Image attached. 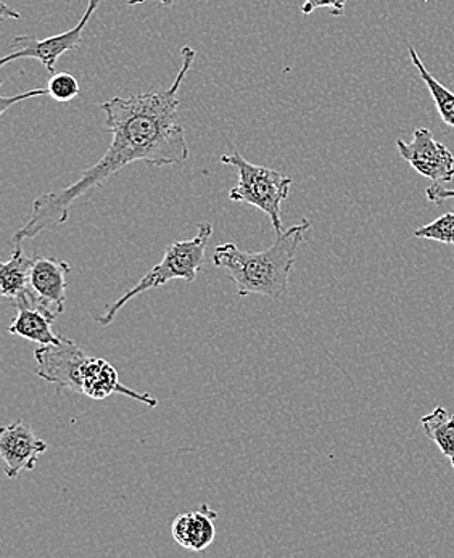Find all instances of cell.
Here are the masks:
<instances>
[{
  "mask_svg": "<svg viewBox=\"0 0 454 558\" xmlns=\"http://www.w3.org/2000/svg\"><path fill=\"white\" fill-rule=\"evenodd\" d=\"M192 47H182V63L171 86L157 93L132 94L105 101L107 132L111 134L108 150L96 165L81 172L73 184L34 199L32 216L13 235V243L36 239L40 233L65 225L70 208L84 195L113 178L132 163L171 166L191 157L184 126L179 118V89L195 62Z\"/></svg>",
  "mask_w": 454,
  "mask_h": 558,
  "instance_id": "6da1fadb",
  "label": "cell"
},
{
  "mask_svg": "<svg viewBox=\"0 0 454 558\" xmlns=\"http://www.w3.org/2000/svg\"><path fill=\"white\" fill-rule=\"evenodd\" d=\"M310 229L311 222L303 219L300 225L277 235L271 248L259 253L243 252L236 243H225L216 246L213 264L226 270L236 286L237 295L283 300L289 292L290 274L298 248Z\"/></svg>",
  "mask_w": 454,
  "mask_h": 558,
  "instance_id": "7a4b0ae2",
  "label": "cell"
},
{
  "mask_svg": "<svg viewBox=\"0 0 454 558\" xmlns=\"http://www.w3.org/2000/svg\"><path fill=\"white\" fill-rule=\"evenodd\" d=\"M213 235V226L210 222H200L199 230L194 239L179 240L166 246L165 256L157 266L152 267L132 289L128 290L123 296L118 298L115 303L108 304L101 314L96 317V323L100 327H108L118 313L134 300L135 296L148 292V290L160 289L172 280H184V282H194L205 263L206 245Z\"/></svg>",
  "mask_w": 454,
  "mask_h": 558,
  "instance_id": "3957f363",
  "label": "cell"
},
{
  "mask_svg": "<svg viewBox=\"0 0 454 558\" xmlns=\"http://www.w3.org/2000/svg\"><path fill=\"white\" fill-rule=\"evenodd\" d=\"M223 165L232 166L239 172V181L230 189V202L255 206L270 218L276 235L284 232L283 203L289 197L292 179L283 172L250 163L239 151L223 155Z\"/></svg>",
  "mask_w": 454,
  "mask_h": 558,
  "instance_id": "277c9868",
  "label": "cell"
},
{
  "mask_svg": "<svg viewBox=\"0 0 454 558\" xmlns=\"http://www.w3.org/2000/svg\"><path fill=\"white\" fill-rule=\"evenodd\" d=\"M70 272V263L49 256H34L28 292L13 301L12 306L33 307L56 323L57 317L65 311L67 277Z\"/></svg>",
  "mask_w": 454,
  "mask_h": 558,
  "instance_id": "5b68a950",
  "label": "cell"
},
{
  "mask_svg": "<svg viewBox=\"0 0 454 558\" xmlns=\"http://www.w3.org/2000/svg\"><path fill=\"white\" fill-rule=\"evenodd\" d=\"M98 5H100V0H89L80 23L74 28L57 34V36L46 37V39H37L34 36L13 37L10 47L15 49V52L3 57L0 60V66L9 65V63L16 62V60L33 59L43 63L49 73H56V65L60 57L65 56L70 50L77 49L83 43L84 29H86L91 16L96 13Z\"/></svg>",
  "mask_w": 454,
  "mask_h": 558,
  "instance_id": "8992f818",
  "label": "cell"
},
{
  "mask_svg": "<svg viewBox=\"0 0 454 558\" xmlns=\"http://www.w3.org/2000/svg\"><path fill=\"white\" fill-rule=\"evenodd\" d=\"M34 360L37 377L56 385L57 393L73 391L83 395V371L89 354L70 338L63 337L60 343L37 348Z\"/></svg>",
  "mask_w": 454,
  "mask_h": 558,
  "instance_id": "52a82bcc",
  "label": "cell"
},
{
  "mask_svg": "<svg viewBox=\"0 0 454 558\" xmlns=\"http://www.w3.org/2000/svg\"><path fill=\"white\" fill-rule=\"evenodd\" d=\"M396 148L403 160L408 161L423 178L430 179L432 184H446L453 181V154L442 142L433 138L432 131L419 128L415 131L411 144L398 138Z\"/></svg>",
  "mask_w": 454,
  "mask_h": 558,
  "instance_id": "ba28073f",
  "label": "cell"
},
{
  "mask_svg": "<svg viewBox=\"0 0 454 558\" xmlns=\"http://www.w3.org/2000/svg\"><path fill=\"white\" fill-rule=\"evenodd\" d=\"M49 449L44 439L34 435L33 428L23 421L13 422L0 429V458L10 480L22 472H33L37 460Z\"/></svg>",
  "mask_w": 454,
  "mask_h": 558,
  "instance_id": "9c48e42d",
  "label": "cell"
},
{
  "mask_svg": "<svg viewBox=\"0 0 454 558\" xmlns=\"http://www.w3.org/2000/svg\"><path fill=\"white\" fill-rule=\"evenodd\" d=\"M216 519H218V513L212 507L203 504L199 510L176 517L171 526L172 537L184 549L202 553L215 541Z\"/></svg>",
  "mask_w": 454,
  "mask_h": 558,
  "instance_id": "30bf717a",
  "label": "cell"
},
{
  "mask_svg": "<svg viewBox=\"0 0 454 558\" xmlns=\"http://www.w3.org/2000/svg\"><path fill=\"white\" fill-rule=\"evenodd\" d=\"M16 317L9 327V333L26 338L33 343L53 344L62 341V335L52 330L53 320L40 311L28 306H16Z\"/></svg>",
  "mask_w": 454,
  "mask_h": 558,
  "instance_id": "8fae6325",
  "label": "cell"
},
{
  "mask_svg": "<svg viewBox=\"0 0 454 558\" xmlns=\"http://www.w3.org/2000/svg\"><path fill=\"white\" fill-rule=\"evenodd\" d=\"M33 258L23 252L22 243H13L12 258L0 266V293L12 303L28 292Z\"/></svg>",
  "mask_w": 454,
  "mask_h": 558,
  "instance_id": "7c38bea8",
  "label": "cell"
},
{
  "mask_svg": "<svg viewBox=\"0 0 454 558\" xmlns=\"http://www.w3.org/2000/svg\"><path fill=\"white\" fill-rule=\"evenodd\" d=\"M421 425L427 438L432 439L445 458L450 459L454 469V414H450L443 405L423 415Z\"/></svg>",
  "mask_w": 454,
  "mask_h": 558,
  "instance_id": "4fadbf2b",
  "label": "cell"
},
{
  "mask_svg": "<svg viewBox=\"0 0 454 558\" xmlns=\"http://www.w3.org/2000/svg\"><path fill=\"white\" fill-rule=\"evenodd\" d=\"M409 57H411L413 65L418 70L419 76L422 77L426 86L429 87L432 99L435 101L437 111H439L440 118L443 123L449 124L450 128H454V93L446 89L439 80L432 76L423 65L421 57L416 52L415 47H409Z\"/></svg>",
  "mask_w": 454,
  "mask_h": 558,
  "instance_id": "5bb4252c",
  "label": "cell"
},
{
  "mask_svg": "<svg viewBox=\"0 0 454 558\" xmlns=\"http://www.w3.org/2000/svg\"><path fill=\"white\" fill-rule=\"evenodd\" d=\"M416 239L435 240V242L454 245V211L415 230Z\"/></svg>",
  "mask_w": 454,
  "mask_h": 558,
  "instance_id": "9a60e30c",
  "label": "cell"
},
{
  "mask_svg": "<svg viewBox=\"0 0 454 558\" xmlns=\"http://www.w3.org/2000/svg\"><path fill=\"white\" fill-rule=\"evenodd\" d=\"M80 83L68 73H53L47 83V96L60 104H67L80 96Z\"/></svg>",
  "mask_w": 454,
  "mask_h": 558,
  "instance_id": "2e32d148",
  "label": "cell"
},
{
  "mask_svg": "<svg viewBox=\"0 0 454 558\" xmlns=\"http://www.w3.org/2000/svg\"><path fill=\"white\" fill-rule=\"evenodd\" d=\"M347 0H303L301 3V13L311 15L318 9H331L334 16H344Z\"/></svg>",
  "mask_w": 454,
  "mask_h": 558,
  "instance_id": "e0dca14e",
  "label": "cell"
},
{
  "mask_svg": "<svg viewBox=\"0 0 454 558\" xmlns=\"http://www.w3.org/2000/svg\"><path fill=\"white\" fill-rule=\"evenodd\" d=\"M40 96H47V89H33L28 90V93L19 94V96L0 97V117H3V114H5V111L9 110L10 107H13V105L19 104V101L33 99V97Z\"/></svg>",
  "mask_w": 454,
  "mask_h": 558,
  "instance_id": "ac0fdd59",
  "label": "cell"
},
{
  "mask_svg": "<svg viewBox=\"0 0 454 558\" xmlns=\"http://www.w3.org/2000/svg\"><path fill=\"white\" fill-rule=\"evenodd\" d=\"M426 195L429 202L442 205L445 199L454 198V191L453 189L443 187L442 184H432L427 187Z\"/></svg>",
  "mask_w": 454,
  "mask_h": 558,
  "instance_id": "d6986e66",
  "label": "cell"
},
{
  "mask_svg": "<svg viewBox=\"0 0 454 558\" xmlns=\"http://www.w3.org/2000/svg\"><path fill=\"white\" fill-rule=\"evenodd\" d=\"M0 19H13V20H20L22 16H20L19 12H15V10L10 9L9 5H7L5 2L0 3Z\"/></svg>",
  "mask_w": 454,
  "mask_h": 558,
  "instance_id": "ffe728a7",
  "label": "cell"
},
{
  "mask_svg": "<svg viewBox=\"0 0 454 558\" xmlns=\"http://www.w3.org/2000/svg\"><path fill=\"white\" fill-rule=\"evenodd\" d=\"M128 5L135 7L142 5V3L147 2V0H127Z\"/></svg>",
  "mask_w": 454,
  "mask_h": 558,
  "instance_id": "44dd1931",
  "label": "cell"
},
{
  "mask_svg": "<svg viewBox=\"0 0 454 558\" xmlns=\"http://www.w3.org/2000/svg\"><path fill=\"white\" fill-rule=\"evenodd\" d=\"M163 5H171V3L179 2V0H160Z\"/></svg>",
  "mask_w": 454,
  "mask_h": 558,
  "instance_id": "7402d4cb",
  "label": "cell"
}]
</instances>
